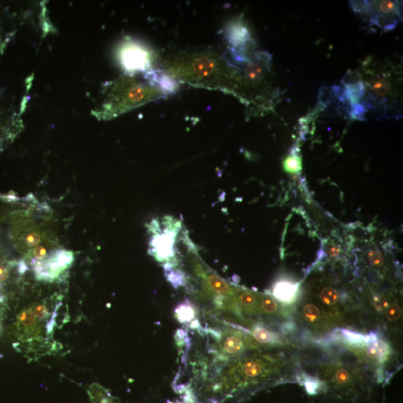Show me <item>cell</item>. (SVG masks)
Returning a JSON list of instances; mask_svg holds the SVG:
<instances>
[{"label": "cell", "instance_id": "obj_6", "mask_svg": "<svg viewBox=\"0 0 403 403\" xmlns=\"http://www.w3.org/2000/svg\"><path fill=\"white\" fill-rule=\"evenodd\" d=\"M225 38L230 45L232 58L238 63L249 60L246 52L252 45V39L247 28L242 22H233L225 31Z\"/></svg>", "mask_w": 403, "mask_h": 403}, {"label": "cell", "instance_id": "obj_22", "mask_svg": "<svg viewBox=\"0 0 403 403\" xmlns=\"http://www.w3.org/2000/svg\"><path fill=\"white\" fill-rule=\"evenodd\" d=\"M302 313L305 321L309 322H316L321 316V312L318 307L311 303L307 304L304 306Z\"/></svg>", "mask_w": 403, "mask_h": 403}, {"label": "cell", "instance_id": "obj_12", "mask_svg": "<svg viewBox=\"0 0 403 403\" xmlns=\"http://www.w3.org/2000/svg\"><path fill=\"white\" fill-rule=\"evenodd\" d=\"M25 264L26 263L24 262L15 263V262L10 260L3 253L0 252V301L2 300L1 291H2L3 286L8 284L15 269L20 268Z\"/></svg>", "mask_w": 403, "mask_h": 403}, {"label": "cell", "instance_id": "obj_17", "mask_svg": "<svg viewBox=\"0 0 403 403\" xmlns=\"http://www.w3.org/2000/svg\"><path fill=\"white\" fill-rule=\"evenodd\" d=\"M235 302L239 306L250 310L259 306V297L249 291H239L235 296Z\"/></svg>", "mask_w": 403, "mask_h": 403}, {"label": "cell", "instance_id": "obj_25", "mask_svg": "<svg viewBox=\"0 0 403 403\" xmlns=\"http://www.w3.org/2000/svg\"><path fill=\"white\" fill-rule=\"evenodd\" d=\"M402 315L401 308L397 304H390L385 311L386 318L390 322L398 321Z\"/></svg>", "mask_w": 403, "mask_h": 403}, {"label": "cell", "instance_id": "obj_4", "mask_svg": "<svg viewBox=\"0 0 403 403\" xmlns=\"http://www.w3.org/2000/svg\"><path fill=\"white\" fill-rule=\"evenodd\" d=\"M74 262L71 251L57 247L50 251L43 259L31 263L35 278L39 281L53 282L63 277Z\"/></svg>", "mask_w": 403, "mask_h": 403}, {"label": "cell", "instance_id": "obj_18", "mask_svg": "<svg viewBox=\"0 0 403 403\" xmlns=\"http://www.w3.org/2000/svg\"><path fill=\"white\" fill-rule=\"evenodd\" d=\"M320 299L322 303L326 305H334L339 300L340 295L336 289L333 287H325L320 293Z\"/></svg>", "mask_w": 403, "mask_h": 403}, {"label": "cell", "instance_id": "obj_1", "mask_svg": "<svg viewBox=\"0 0 403 403\" xmlns=\"http://www.w3.org/2000/svg\"><path fill=\"white\" fill-rule=\"evenodd\" d=\"M10 224L11 242L28 262L59 247L54 233L30 210L15 212L10 218Z\"/></svg>", "mask_w": 403, "mask_h": 403}, {"label": "cell", "instance_id": "obj_9", "mask_svg": "<svg viewBox=\"0 0 403 403\" xmlns=\"http://www.w3.org/2000/svg\"><path fill=\"white\" fill-rule=\"evenodd\" d=\"M145 78L151 87H158L163 94H174L180 87L178 81L161 70H149L145 74Z\"/></svg>", "mask_w": 403, "mask_h": 403}, {"label": "cell", "instance_id": "obj_11", "mask_svg": "<svg viewBox=\"0 0 403 403\" xmlns=\"http://www.w3.org/2000/svg\"><path fill=\"white\" fill-rule=\"evenodd\" d=\"M299 283L281 280L277 282L273 286V294L275 298L283 303L291 302L295 300L298 294Z\"/></svg>", "mask_w": 403, "mask_h": 403}, {"label": "cell", "instance_id": "obj_13", "mask_svg": "<svg viewBox=\"0 0 403 403\" xmlns=\"http://www.w3.org/2000/svg\"><path fill=\"white\" fill-rule=\"evenodd\" d=\"M267 68H268L267 55L263 53H257L255 55L254 59L251 60L248 64L245 73L248 78L255 81V80L262 78Z\"/></svg>", "mask_w": 403, "mask_h": 403}, {"label": "cell", "instance_id": "obj_26", "mask_svg": "<svg viewBox=\"0 0 403 403\" xmlns=\"http://www.w3.org/2000/svg\"><path fill=\"white\" fill-rule=\"evenodd\" d=\"M374 305L377 309H384L388 306V302L385 297H376L374 298Z\"/></svg>", "mask_w": 403, "mask_h": 403}, {"label": "cell", "instance_id": "obj_29", "mask_svg": "<svg viewBox=\"0 0 403 403\" xmlns=\"http://www.w3.org/2000/svg\"><path fill=\"white\" fill-rule=\"evenodd\" d=\"M0 235H1V231H0Z\"/></svg>", "mask_w": 403, "mask_h": 403}, {"label": "cell", "instance_id": "obj_7", "mask_svg": "<svg viewBox=\"0 0 403 403\" xmlns=\"http://www.w3.org/2000/svg\"><path fill=\"white\" fill-rule=\"evenodd\" d=\"M373 9V17L371 21H376V24L379 22H383V27L389 28L387 21L390 20V23L395 26L396 22L399 20L396 17H400V10L398 5L393 1H381V2H372L370 3Z\"/></svg>", "mask_w": 403, "mask_h": 403}, {"label": "cell", "instance_id": "obj_23", "mask_svg": "<svg viewBox=\"0 0 403 403\" xmlns=\"http://www.w3.org/2000/svg\"><path fill=\"white\" fill-rule=\"evenodd\" d=\"M176 311L178 319L182 322H189L194 318V311L192 307L187 304L180 305Z\"/></svg>", "mask_w": 403, "mask_h": 403}, {"label": "cell", "instance_id": "obj_8", "mask_svg": "<svg viewBox=\"0 0 403 403\" xmlns=\"http://www.w3.org/2000/svg\"><path fill=\"white\" fill-rule=\"evenodd\" d=\"M175 236L173 232H164L153 236L151 241V249L156 259L162 262L173 257Z\"/></svg>", "mask_w": 403, "mask_h": 403}, {"label": "cell", "instance_id": "obj_16", "mask_svg": "<svg viewBox=\"0 0 403 403\" xmlns=\"http://www.w3.org/2000/svg\"><path fill=\"white\" fill-rule=\"evenodd\" d=\"M253 338L262 344H274L277 342V337L267 327L262 324H257L252 332Z\"/></svg>", "mask_w": 403, "mask_h": 403}, {"label": "cell", "instance_id": "obj_21", "mask_svg": "<svg viewBox=\"0 0 403 403\" xmlns=\"http://www.w3.org/2000/svg\"><path fill=\"white\" fill-rule=\"evenodd\" d=\"M367 257L370 265L376 268L383 267L385 261L384 255L378 249H370L367 253Z\"/></svg>", "mask_w": 403, "mask_h": 403}, {"label": "cell", "instance_id": "obj_5", "mask_svg": "<svg viewBox=\"0 0 403 403\" xmlns=\"http://www.w3.org/2000/svg\"><path fill=\"white\" fill-rule=\"evenodd\" d=\"M118 60L129 75L150 70L153 54L148 48L137 42L127 40L118 49Z\"/></svg>", "mask_w": 403, "mask_h": 403}, {"label": "cell", "instance_id": "obj_2", "mask_svg": "<svg viewBox=\"0 0 403 403\" xmlns=\"http://www.w3.org/2000/svg\"><path fill=\"white\" fill-rule=\"evenodd\" d=\"M104 102L93 115L100 120H108L146 103L157 91L129 78L111 83L105 87Z\"/></svg>", "mask_w": 403, "mask_h": 403}, {"label": "cell", "instance_id": "obj_20", "mask_svg": "<svg viewBox=\"0 0 403 403\" xmlns=\"http://www.w3.org/2000/svg\"><path fill=\"white\" fill-rule=\"evenodd\" d=\"M283 167L287 173H291V174L298 173L302 170L301 159L295 155L287 156L284 159Z\"/></svg>", "mask_w": 403, "mask_h": 403}, {"label": "cell", "instance_id": "obj_24", "mask_svg": "<svg viewBox=\"0 0 403 403\" xmlns=\"http://www.w3.org/2000/svg\"><path fill=\"white\" fill-rule=\"evenodd\" d=\"M334 381L338 385H346L350 383V373L346 369H339L335 372Z\"/></svg>", "mask_w": 403, "mask_h": 403}, {"label": "cell", "instance_id": "obj_28", "mask_svg": "<svg viewBox=\"0 0 403 403\" xmlns=\"http://www.w3.org/2000/svg\"><path fill=\"white\" fill-rule=\"evenodd\" d=\"M340 248L338 246H335V245H333V246H329L328 248V253H329V257L332 258V259H335V258L338 257L340 255Z\"/></svg>", "mask_w": 403, "mask_h": 403}, {"label": "cell", "instance_id": "obj_19", "mask_svg": "<svg viewBox=\"0 0 403 403\" xmlns=\"http://www.w3.org/2000/svg\"><path fill=\"white\" fill-rule=\"evenodd\" d=\"M259 306L262 312L267 314H275L278 311V305L274 299L270 296H262L259 297Z\"/></svg>", "mask_w": 403, "mask_h": 403}, {"label": "cell", "instance_id": "obj_10", "mask_svg": "<svg viewBox=\"0 0 403 403\" xmlns=\"http://www.w3.org/2000/svg\"><path fill=\"white\" fill-rule=\"evenodd\" d=\"M204 280L208 292L214 294L215 298H226L235 294L233 287L215 273H205Z\"/></svg>", "mask_w": 403, "mask_h": 403}, {"label": "cell", "instance_id": "obj_14", "mask_svg": "<svg viewBox=\"0 0 403 403\" xmlns=\"http://www.w3.org/2000/svg\"><path fill=\"white\" fill-rule=\"evenodd\" d=\"M367 86L373 95L384 97L388 95L391 89V85L387 79L383 77H372L367 81Z\"/></svg>", "mask_w": 403, "mask_h": 403}, {"label": "cell", "instance_id": "obj_3", "mask_svg": "<svg viewBox=\"0 0 403 403\" xmlns=\"http://www.w3.org/2000/svg\"><path fill=\"white\" fill-rule=\"evenodd\" d=\"M52 314L46 301L33 304L22 310L15 323L17 344L39 342L42 337L43 322L56 319V313Z\"/></svg>", "mask_w": 403, "mask_h": 403}, {"label": "cell", "instance_id": "obj_27", "mask_svg": "<svg viewBox=\"0 0 403 403\" xmlns=\"http://www.w3.org/2000/svg\"><path fill=\"white\" fill-rule=\"evenodd\" d=\"M306 383H305V387H306L307 390H308V392L312 393L314 392V390L318 387V383H317V381L315 380H313V379H308L307 380Z\"/></svg>", "mask_w": 403, "mask_h": 403}, {"label": "cell", "instance_id": "obj_15", "mask_svg": "<svg viewBox=\"0 0 403 403\" xmlns=\"http://www.w3.org/2000/svg\"><path fill=\"white\" fill-rule=\"evenodd\" d=\"M91 403H118L106 389L100 384H91L87 390Z\"/></svg>", "mask_w": 403, "mask_h": 403}]
</instances>
